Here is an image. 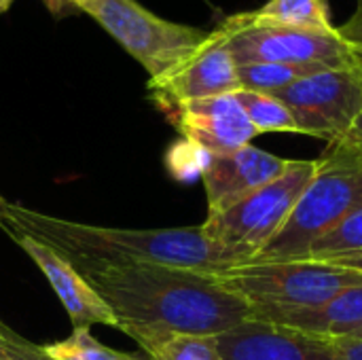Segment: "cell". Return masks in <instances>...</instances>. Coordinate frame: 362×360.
I'll list each match as a JSON object with an SVG mask.
<instances>
[{
    "label": "cell",
    "mask_w": 362,
    "mask_h": 360,
    "mask_svg": "<svg viewBox=\"0 0 362 360\" xmlns=\"http://www.w3.org/2000/svg\"><path fill=\"white\" fill-rule=\"evenodd\" d=\"M87 282L110 306L119 331L140 335H204L255 318V310L214 276L153 265H78Z\"/></svg>",
    "instance_id": "obj_1"
},
{
    "label": "cell",
    "mask_w": 362,
    "mask_h": 360,
    "mask_svg": "<svg viewBox=\"0 0 362 360\" xmlns=\"http://www.w3.org/2000/svg\"><path fill=\"white\" fill-rule=\"evenodd\" d=\"M0 225L8 233L30 236L62 252L78 265H129L153 263L221 276L250 263L248 248L210 240L199 227L123 229L66 221L0 197Z\"/></svg>",
    "instance_id": "obj_2"
},
{
    "label": "cell",
    "mask_w": 362,
    "mask_h": 360,
    "mask_svg": "<svg viewBox=\"0 0 362 360\" xmlns=\"http://www.w3.org/2000/svg\"><path fill=\"white\" fill-rule=\"evenodd\" d=\"M214 278L242 297L255 316L318 308L352 286H362V272L322 261L244 263Z\"/></svg>",
    "instance_id": "obj_3"
},
{
    "label": "cell",
    "mask_w": 362,
    "mask_h": 360,
    "mask_svg": "<svg viewBox=\"0 0 362 360\" xmlns=\"http://www.w3.org/2000/svg\"><path fill=\"white\" fill-rule=\"evenodd\" d=\"M318 161L320 168L288 221L250 263L303 261L316 240L362 208V161Z\"/></svg>",
    "instance_id": "obj_4"
},
{
    "label": "cell",
    "mask_w": 362,
    "mask_h": 360,
    "mask_svg": "<svg viewBox=\"0 0 362 360\" xmlns=\"http://www.w3.org/2000/svg\"><path fill=\"white\" fill-rule=\"evenodd\" d=\"M83 13L95 19L157 81L191 57L210 32L163 19L138 0H93Z\"/></svg>",
    "instance_id": "obj_5"
},
{
    "label": "cell",
    "mask_w": 362,
    "mask_h": 360,
    "mask_svg": "<svg viewBox=\"0 0 362 360\" xmlns=\"http://www.w3.org/2000/svg\"><path fill=\"white\" fill-rule=\"evenodd\" d=\"M227 36L235 66L244 64H293L316 70L356 68V51L339 34H318L278 25L238 13L218 25Z\"/></svg>",
    "instance_id": "obj_6"
},
{
    "label": "cell",
    "mask_w": 362,
    "mask_h": 360,
    "mask_svg": "<svg viewBox=\"0 0 362 360\" xmlns=\"http://www.w3.org/2000/svg\"><path fill=\"white\" fill-rule=\"evenodd\" d=\"M320 168L318 159H291L282 176L250 193L235 206L208 214L202 223L204 233L227 246L248 248L257 255L288 221L299 197Z\"/></svg>",
    "instance_id": "obj_7"
},
{
    "label": "cell",
    "mask_w": 362,
    "mask_h": 360,
    "mask_svg": "<svg viewBox=\"0 0 362 360\" xmlns=\"http://www.w3.org/2000/svg\"><path fill=\"white\" fill-rule=\"evenodd\" d=\"M276 98L288 106L303 136L333 144L362 112V74L356 68L320 70L278 91Z\"/></svg>",
    "instance_id": "obj_8"
},
{
    "label": "cell",
    "mask_w": 362,
    "mask_h": 360,
    "mask_svg": "<svg viewBox=\"0 0 362 360\" xmlns=\"http://www.w3.org/2000/svg\"><path fill=\"white\" fill-rule=\"evenodd\" d=\"M148 89L163 112L185 102L235 93L240 89L238 66L229 53L225 32L221 28L212 30L191 57L165 76L148 81Z\"/></svg>",
    "instance_id": "obj_9"
},
{
    "label": "cell",
    "mask_w": 362,
    "mask_h": 360,
    "mask_svg": "<svg viewBox=\"0 0 362 360\" xmlns=\"http://www.w3.org/2000/svg\"><path fill=\"white\" fill-rule=\"evenodd\" d=\"M218 360H335L331 337L250 318L216 337Z\"/></svg>",
    "instance_id": "obj_10"
},
{
    "label": "cell",
    "mask_w": 362,
    "mask_h": 360,
    "mask_svg": "<svg viewBox=\"0 0 362 360\" xmlns=\"http://www.w3.org/2000/svg\"><path fill=\"white\" fill-rule=\"evenodd\" d=\"M165 115L185 140L210 155L238 151L259 136L233 93L185 102Z\"/></svg>",
    "instance_id": "obj_11"
},
{
    "label": "cell",
    "mask_w": 362,
    "mask_h": 360,
    "mask_svg": "<svg viewBox=\"0 0 362 360\" xmlns=\"http://www.w3.org/2000/svg\"><path fill=\"white\" fill-rule=\"evenodd\" d=\"M11 238L45 274L47 282L68 312L72 329H91L93 325L119 329L110 306L62 252L30 236L11 233Z\"/></svg>",
    "instance_id": "obj_12"
},
{
    "label": "cell",
    "mask_w": 362,
    "mask_h": 360,
    "mask_svg": "<svg viewBox=\"0 0 362 360\" xmlns=\"http://www.w3.org/2000/svg\"><path fill=\"white\" fill-rule=\"evenodd\" d=\"M291 159H282L263 149L246 144L238 151L212 155L208 168L202 174L208 214L223 212L250 193L263 189L272 180L284 174Z\"/></svg>",
    "instance_id": "obj_13"
},
{
    "label": "cell",
    "mask_w": 362,
    "mask_h": 360,
    "mask_svg": "<svg viewBox=\"0 0 362 360\" xmlns=\"http://www.w3.org/2000/svg\"><path fill=\"white\" fill-rule=\"evenodd\" d=\"M263 318L301 333L320 335V337H346L352 331L362 327V286H352L325 306L310 310H293V312H272Z\"/></svg>",
    "instance_id": "obj_14"
},
{
    "label": "cell",
    "mask_w": 362,
    "mask_h": 360,
    "mask_svg": "<svg viewBox=\"0 0 362 360\" xmlns=\"http://www.w3.org/2000/svg\"><path fill=\"white\" fill-rule=\"evenodd\" d=\"M252 13L255 17L278 25L318 34H337L327 0H269Z\"/></svg>",
    "instance_id": "obj_15"
},
{
    "label": "cell",
    "mask_w": 362,
    "mask_h": 360,
    "mask_svg": "<svg viewBox=\"0 0 362 360\" xmlns=\"http://www.w3.org/2000/svg\"><path fill=\"white\" fill-rule=\"evenodd\" d=\"M148 360H218L216 337L204 335H140Z\"/></svg>",
    "instance_id": "obj_16"
},
{
    "label": "cell",
    "mask_w": 362,
    "mask_h": 360,
    "mask_svg": "<svg viewBox=\"0 0 362 360\" xmlns=\"http://www.w3.org/2000/svg\"><path fill=\"white\" fill-rule=\"evenodd\" d=\"M244 108L246 117L255 125L259 134L267 132H288V134H301L293 112L288 106L269 93H259V91H248V89H238L233 93Z\"/></svg>",
    "instance_id": "obj_17"
},
{
    "label": "cell",
    "mask_w": 362,
    "mask_h": 360,
    "mask_svg": "<svg viewBox=\"0 0 362 360\" xmlns=\"http://www.w3.org/2000/svg\"><path fill=\"white\" fill-rule=\"evenodd\" d=\"M354 255H362V208L346 216L320 240H316L303 261L333 263L337 259H346Z\"/></svg>",
    "instance_id": "obj_18"
},
{
    "label": "cell",
    "mask_w": 362,
    "mask_h": 360,
    "mask_svg": "<svg viewBox=\"0 0 362 360\" xmlns=\"http://www.w3.org/2000/svg\"><path fill=\"white\" fill-rule=\"evenodd\" d=\"M320 72L308 66H293V64H244L238 66L240 89L259 91L276 95L278 91L286 89L288 85L297 83L303 76Z\"/></svg>",
    "instance_id": "obj_19"
},
{
    "label": "cell",
    "mask_w": 362,
    "mask_h": 360,
    "mask_svg": "<svg viewBox=\"0 0 362 360\" xmlns=\"http://www.w3.org/2000/svg\"><path fill=\"white\" fill-rule=\"evenodd\" d=\"M42 354L51 360H140L125 352L102 346L89 329H74L70 337L40 346Z\"/></svg>",
    "instance_id": "obj_20"
},
{
    "label": "cell",
    "mask_w": 362,
    "mask_h": 360,
    "mask_svg": "<svg viewBox=\"0 0 362 360\" xmlns=\"http://www.w3.org/2000/svg\"><path fill=\"white\" fill-rule=\"evenodd\" d=\"M210 153L204 151L202 146L193 144L191 140L180 138L178 142H174L165 155V163L168 170L174 178L178 180H195L202 178L204 170L210 163Z\"/></svg>",
    "instance_id": "obj_21"
},
{
    "label": "cell",
    "mask_w": 362,
    "mask_h": 360,
    "mask_svg": "<svg viewBox=\"0 0 362 360\" xmlns=\"http://www.w3.org/2000/svg\"><path fill=\"white\" fill-rule=\"evenodd\" d=\"M325 159H362V112L352 123V127L337 142L329 144L322 155Z\"/></svg>",
    "instance_id": "obj_22"
},
{
    "label": "cell",
    "mask_w": 362,
    "mask_h": 360,
    "mask_svg": "<svg viewBox=\"0 0 362 360\" xmlns=\"http://www.w3.org/2000/svg\"><path fill=\"white\" fill-rule=\"evenodd\" d=\"M0 344L4 346V350L11 354L13 360H51L42 354L40 346H34L32 342L23 339L2 323H0Z\"/></svg>",
    "instance_id": "obj_23"
},
{
    "label": "cell",
    "mask_w": 362,
    "mask_h": 360,
    "mask_svg": "<svg viewBox=\"0 0 362 360\" xmlns=\"http://www.w3.org/2000/svg\"><path fill=\"white\" fill-rule=\"evenodd\" d=\"M337 34L352 49H362V0H356V8L352 17L337 28Z\"/></svg>",
    "instance_id": "obj_24"
},
{
    "label": "cell",
    "mask_w": 362,
    "mask_h": 360,
    "mask_svg": "<svg viewBox=\"0 0 362 360\" xmlns=\"http://www.w3.org/2000/svg\"><path fill=\"white\" fill-rule=\"evenodd\" d=\"M335 360H362V339L354 337H331Z\"/></svg>",
    "instance_id": "obj_25"
},
{
    "label": "cell",
    "mask_w": 362,
    "mask_h": 360,
    "mask_svg": "<svg viewBox=\"0 0 362 360\" xmlns=\"http://www.w3.org/2000/svg\"><path fill=\"white\" fill-rule=\"evenodd\" d=\"M45 2H47V6H49L53 13H59V11H64V8H68V6L83 11V8H85L89 2H93V0H45Z\"/></svg>",
    "instance_id": "obj_26"
},
{
    "label": "cell",
    "mask_w": 362,
    "mask_h": 360,
    "mask_svg": "<svg viewBox=\"0 0 362 360\" xmlns=\"http://www.w3.org/2000/svg\"><path fill=\"white\" fill-rule=\"evenodd\" d=\"M333 265H339V267H350V269L362 272V255L346 257V259H337V261H333Z\"/></svg>",
    "instance_id": "obj_27"
},
{
    "label": "cell",
    "mask_w": 362,
    "mask_h": 360,
    "mask_svg": "<svg viewBox=\"0 0 362 360\" xmlns=\"http://www.w3.org/2000/svg\"><path fill=\"white\" fill-rule=\"evenodd\" d=\"M15 0H0V15H4L8 8H11V4H13Z\"/></svg>",
    "instance_id": "obj_28"
},
{
    "label": "cell",
    "mask_w": 362,
    "mask_h": 360,
    "mask_svg": "<svg viewBox=\"0 0 362 360\" xmlns=\"http://www.w3.org/2000/svg\"><path fill=\"white\" fill-rule=\"evenodd\" d=\"M356 51V70L362 74V49H354Z\"/></svg>",
    "instance_id": "obj_29"
},
{
    "label": "cell",
    "mask_w": 362,
    "mask_h": 360,
    "mask_svg": "<svg viewBox=\"0 0 362 360\" xmlns=\"http://www.w3.org/2000/svg\"><path fill=\"white\" fill-rule=\"evenodd\" d=\"M346 337H354V339H362V327H358L356 331H352L350 335H346Z\"/></svg>",
    "instance_id": "obj_30"
},
{
    "label": "cell",
    "mask_w": 362,
    "mask_h": 360,
    "mask_svg": "<svg viewBox=\"0 0 362 360\" xmlns=\"http://www.w3.org/2000/svg\"><path fill=\"white\" fill-rule=\"evenodd\" d=\"M0 360H13L11 359V354L4 350V346H2V344H0Z\"/></svg>",
    "instance_id": "obj_31"
},
{
    "label": "cell",
    "mask_w": 362,
    "mask_h": 360,
    "mask_svg": "<svg viewBox=\"0 0 362 360\" xmlns=\"http://www.w3.org/2000/svg\"><path fill=\"white\" fill-rule=\"evenodd\" d=\"M325 159V157H322ZM333 161H362V159H333Z\"/></svg>",
    "instance_id": "obj_32"
}]
</instances>
